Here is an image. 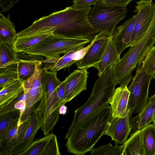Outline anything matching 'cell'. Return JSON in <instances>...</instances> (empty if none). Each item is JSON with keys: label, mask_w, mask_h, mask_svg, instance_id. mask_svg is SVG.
I'll use <instances>...</instances> for the list:
<instances>
[{"label": "cell", "mask_w": 155, "mask_h": 155, "mask_svg": "<svg viewBox=\"0 0 155 155\" xmlns=\"http://www.w3.org/2000/svg\"><path fill=\"white\" fill-rule=\"evenodd\" d=\"M56 135L53 134L41 155H60Z\"/></svg>", "instance_id": "obj_35"}, {"label": "cell", "mask_w": 155, "mask_h": 155, "mask_svg": "<svg viewBox=\"0 0 155 155\" xmlns=\"http://www.w3.org/2000/svg\"><path fill=\"white\" fill-rule=\"evenodd\" d=\"M123 144L124 149L122 155H145L141 130H138L131 133Z\"/></svg>", "instance_id": "obj_20"}, {"label": "cell", "mask_w": 155, "mask_h": 155, "mask_svg": "<svg viewBox=\"0 0 155 155\" xmlns=\"http://www.w3.org/2000/svg\"><path fill=\"white\" fill-rule=\"evenodd\" d=\"M23 82L20 80L5 85L0 91V106L16 98L24 91Z\"/></svg>", "instance_id": "obj_21"}, {"label": "cell", "mask_w": 155, "mask_h": 155, "mask_svg": "<svg viewBox=\"0 0 155 155\" xmlns=\"http://www.w3.org/2000/svg\"><path fill=\"white\" fill-rule=\"evenodd\" d=\"M42 61L35 59H20L16 64L19 79L22 82L29 78L35 73L37 68L42 65Z\"/></svg>", "instance_id": "obj_22"}, {"label": "cell", "mask_w": 155, "mask_h": 155, "mask_svg": "<svg viewBox=\"0 0 155 155\" xmlns=\"http://www.w3.org/2000/svg\"><path fill=\"white\" fill-rule=\"evenodd\" d=\"M20 111L19 110L0 115V139L2 138L14 122L18 121Z\"/></svg>", "instance_id": "obj_30"}, {"label": "cell", "mask_w": 155, "mask_h": 155, "mask_svg": "<svg viewBox=\"0 0 155 155\" xmlns=\"http://www.w3.org/2000/svg\"><path fill=\"white\" fill-rule=\"evenodd\" d=\"M55 30L54 28H52L17 36L12 44V47L17 53L22 52L47 37L54 35Z\"/></svg>", "instance_id": "obj_16"}, {"label": "cell", "mask_w": 155, "mask_h": 155, "mask_svg": "<svg viewBox=\"0 0 155 155\" xmlns=\"http://www.w3.org/2000/svg\"><path fill=\"white\" fill-rule=\"evenodd\" d=\"M112 116L109 104L93 117L74 130L68 137L64 145L68 152L84 155L91 151L104 132Z\"/></svg>", "instance_id": "obj_3"}, {"label": "cell", "mask_w": 155, "mask_h": 155, "mask_svg": "<svg viewBox=\"0 0 155 155\" xmlns=\"http://www.w3.org/2000/svg\"><path fill=\"white\" fill-rule=\"evenodd\" d=\"M91 7L74 8L72 5L35 20L29 27L17 33L18 36L54 28V35L62 37L85 39L90 42L98 33L88 19Z\"/></svg>", "instance_id": "obj_1"}, {"label": "cell", "mask_w": 155, "mask_h": 155, "mask_svg": "<svg viewBox=\"0 0 155 155\" xmlns=\"http://www.w3.org/2000/svg\"><path fill=\"white\" fill-rule=\"evenodd\" d=\"M101 0H73V7L75 8L80 9L88 8Z\"/></svg>", "instance_id": "obj_38"}, {"label": "cell", "mask_w": 155, "mask_h": 155, "mask_svg": "<svg viewBox=\"0 0 155 155\" xmlns=\"http://www.w3.org/2000/svg\"><path fill=\"white\" fill-rule=\"evenodd\" d=\"M114 65L109 67L94 84L88 100L74 112L71 125L64 136L67 139L72 132L93 117L108 104L117 84L113 75Z\"/></svg>", "instance_id": "obj_2"}, {"label": "cell", "mask_w": 155, "mask_h": 155, "mask_svg": "<svg viewBox=\"0 0 155 155\" xmlns=\"http://www.w3.org/2000/svg\"><path fill=\"white\" fill-rule=\"evenodd\" d=\"M155 111V93L149 98L148 101L142 110L137 115L130 119L132 133L138 130H141L152 122Z\"/></svg>", "instance_id": "obj_17"}, {"label": "cell", "mask_w": 155, "mask_h": 155, "mask_svg": "<svg viewBox=\"0 0 155 155\" xmlns=\"http://www.w3.org/2000/svg\"><path fill=\"white\" fill-rule=\"evenodd\" d=\"M130 92L127 86H120L115 89L109 102L112 116L123 117L128 113L127 105Z\"/></svg>", "instance_id": "obj_15"}, {"label": "cell", "mask_w": 155, "mask_h": 155, "mask_svg": "<svg viewBox=\"0 0 155 155\" xmlns=\"http://www.w3.org/2000/svg\"><path fill=\"white\" fill-rule=\"evenodd\" d=\"M152 122L155 125V111L153 114V119H152Z\"/></svg>", "instance_id": "obj_44"}, {"label": "cell", "mask_w": 155, "mask_h": 155, "mask_svg": "<svg viewBox=\"0 0 155 155\" xmlns=\"http://www.w3.org/2000/svg\"><path fill=\"white\" fill-rule=\"evenodd\" d=\"M153 76L147 73L140 66L137 68L128 87L130 94L127 109L132 114L139 113L147 102L149 86Z\"/></svg>", "instance_id": "obj_8"}, {"label": "cell", "mask_w": 155, "mask_h": 155, "mask_svg": "<svg viewBox=\"0 0 155 155\" xmlns=\"http://www.w3.org/2000/svg\"><path fill=\"white\" fill-rule=\"evenodd\" d=\"M140 66L148 74H155V46L149 51Z\"/></svg>", "instance_id": "obj_32"}, {"label": "cell", "mask_w": 155, "mask_h": 155, "mask_svg": "<svg viewBox=\"0 0 155 155\" xmlns=\"http://www.w3.org/2000/svg\"><path fill=\"white\" fill-rule=\"evenodd\" d=\"M112 36L109 38L107 45L100 61L94 66L98 71L100 77L110 66L114 65L120 59Z\"/></svg>", "instance_id": "obj_18"}, {"label": "cell", "mask_w": 155, "mask_h": 155, "mask_svg": "<svg viewBox=\"0 0 155 155\" xmlns=\"http://www.w3.org/2000/svg\"><path fill=\"white\" fill-rule=\"evenodd\" d=\"M112 35L104 31L96 35L92 43L83 58L75 63L78 68L87 69L94 67L99 62Z\"/></svg>", "instance_id": "obj_10"}, {"label": "cell", "mask_w": 155, "mask_h": 155, "mask_svg": "<svg viewBox=\"0 0 155 155\" xmlns=\"http://www.w3.org/2000/svg\"><path fill=\"white\" fill-rule=\"evenodd\" d=\"M25 93L28 96V98L26 100V109H28L41 100L44 94L43 87L30 89Z\"/></svg>", "instance_id": "obj_34"}, {"label": "cell", "mask_w": 155, "mask_h": 155, "mask_svg": "<svg viewBox=\"0 0 155 155\" xmlns=\"http://www.w3.org/2000/svg\"><path fill=\"white\" fill-rule=\"evenodd\" d=\"M67 107L64 105L61 106L59 107V112L60 114L64 115L67 112Z\"/></svg>", "instance_id": "obj_43"}, {"label": "cell", "mask_w": 155, "mask_h": 155, "mask_svg": "<svg viewBox=\"0 0 155 155\" xmlns=\"http://www.w3.org/2000/svg\"><path fill=\"white\" fill-rule=\"evenodd\" d=\"M85 45L78 46L60 58L56 59L49 69L50 71L57 72L63 69L66 68L71 66L76 62L74 60V53L84 47Z\"/></svg>", "instance_id": "obj_25"}, {"label": "cell", "mask_w": 155, "mask_h": 155, "mask_svg": "<svg viewBox=\"0 0 155 155\" xmlns=\"http://www.w3.org/2000/svg\"><path fill=\"white\" fill-rule=\"evenodd\" d=\"M127 8L100 2L93 5L88 14V19L93 28L98 33L104 31L111 35L117 24L125 18Z\"/></svg>", "instance_id": "obj_6"}, {"label": "cell", "mask_w": 155, "mask_h": 155, "mask_svg": "<svg viewBox=\"0 0 155 155\" xmlns=\"http://www.w3.org/2000/svg\"><path fill=\"white\" fill-rule=\"evenodd\" d=\"M43 122L42 113L36 110L31 115L29 125L23 137L11 148L5 155H18L26 149L34 141L35 135L42 127Z\"/></svg>", "instance_id": "obj_13"}, {"label": "cell", "mask_w": 155, "mask_h": 155, "mask_svg": "<svg viewBox=\"0 0 155 155\" xmlns=\"http://www.w3.org/2000/svg\"><path fill=\"white\" fill-rule=\"evenodd\" d=\"M31 115L21 124L16 135L3 147L0 148V155H5L11 148L23 137L29 125Z\"/></svg>", "instance_id": "obj_29"}, {"label": "cell", "mask_w": 155, "mask_h": 155, "mask_svg": "<svg viewBox=\"0 0 155 155\" xmlns=\"http://www.w3.org/2000/svg\"><path fill=\"white\" fill-rule=\"evenodd\" d=\"M46 69L43 75L42 85L44 94L36 110L41 112L46 118L64 105L63 97L64 87L59 85L61 81L57 77V72Z\"/></svg>", "instance_id": "obj_7"}, {"label": "cell", "mask_w": 155, "mask_h": 155, "mask_svg": "<svg viewBox=\"0 0 155 155\" xmlns=\"http://www.w3.org/2000/svg\"><path fill=\"white\" fill-rule=\"evenodd\" d=\"M53 134L51 133L34 141L26 149L18 155H41Z\"/></svg>", "instance_id": "obj_27"}, {"label": "cell", "mask_w": 155, "mask_h": 155, "mask_svg": "<svg viewBox=\"0 0 155 155\" xmlns=\"http://www.w3.org/2000/svg\"><path fill=\"white\" fill-rule=\"evenodd\" d=\"M155 43V5L152 21L147 31L114 65L113 75L115 82L121 87L128 86L133 77L132 73L140 66Z\"/></svg>", "instance_id": "obj_4"}, {"label": "cell", "mask_w": 155, "mask_h": 155, "mask_svg": "<svg viewBox=\"0 0 155 155\" xmlns=\"http://www.w3.org/2000/svg\"><path fill=\"white\" fill-rule=\"evenodd\" d=\"M153 78L155 80V74L153 76Z\"/></svg>", "instance_id": "obj_45"}, {"label": "cell", "mask_w": 155, "mask_h": 155, "mask_svg": "<svg viewBox=\"0 0 155 155\" xmlns=\"http://www.w3.org/2000/svg\"><path fill=\"white\" fill-rule=\"evenodd\" d=\"M19 0H0L1 12H6L10 9Z\"/></svg>", "instance_id": "obj_40"}, {"label": "cell", "mask_w": 155, "mask_h": 155, "mask_svg": "<svg viewBox=\"0 0 155 155\" xmlns=\"http://www.w3.org/2000/svg\"><path fill=\"white\" fill-rule=\"evenodd\" d=\"M26 107V100H20L17 102L15 105V108L20 111V116L18 121V125H21L20 122L22 115Z\"/></svg>", "instance_id": "obj_41"}, {"label": "cell", "mask_w": 155, "mask_h": 155, "mask_svg": "<svg viewBox=\"0 0 155 155\" xmlns=\"http://www.w3.org/2000/svg\"><path fill=\"white\" fill-rule=\"evenodd\" d=\"M12 47L5 43H0V68L16 64L20 59Z\"/></svg>", "instance_id": "obj_24"}, {"label": "cell", "mask_w": 155, "mask_h": 155, "mask_svg": "<svg viewBox=\"0 0 155 155\" xmlns=\"http://www.w3.org/2000/svg\"><path fill=\"white\" fill-rule=\"evenodd\" d=\"M20 126L18 125V121L14 122L11 125L3 137L0 139V148L3 147L16 135Z\"/></svg>", "instance_id": "obj_37"}, {"label": "cell", "mask_w": 155, "mask_h": 155, "mask_svg": "<svg viewBox=\"0 0 155 155\" xmlns=\"http://www.w3.org/2000/svg\"><path fill=\"white\" fill-rule=\"evenodd\" d=\"M141 130L145 155H155V125L150 124Z\"/></svg>", "instance_id": "obj_23"}, {"label": "cell", "mask_w": 155, "mask_h": 155, "mask_svg": "<svg viewBox=\"0 0 155 155\" xmlns=\"http://www.w3.org/2000/svg\"><path fill=\"white\" fill-rule=\"evenodd\" d=\"M52 64H47L41 68L42 65L39 66L34 74L28 80L23 82L24 93L32 88L42 87L43 75L46 69L50 68Z\"/></svg>", "instance_id": "obj_26"}, {"label": "cell", "mask_w": 155, "mask_h": 155, "mask_svg": "<svg viewBox=\"0 0 155 155\" xmlns=\"http://www.w3.org/2000/svg\"><path fill=\"white\" fill-rule=\"evenodd\" d=\"M133 0H101L99 2L106 5H115L127 8V5Z\"/></svg>", "instance_id": "obj_39"}, {"label": "cell", "mask_w": 155, "mask_h": 155, "mask_svg": "<svg viewBox=\"0 0 155 155\" xmlns=\"http://www.w3.org/2000/svg\"><path fill=\"white\" fill-rule=\"evenodd\" d=\"M59 114V108L44 120L43 124L41 128L45 135L49 134L53 130L58 120Z\"/></svg>", "instance_id": "obj_33"}, {"label": "cell", "mask_w": 155, "mask_h": 155, "mask_svg": "<svg viewBox=\"0 0 155 155\" xmlns=\"http://www.w3.org/2000/svg\"><path fill=\"white\" fill-rule=\"evenodd\" d=\"M88 74L87 69H78L65 78L66 86L62 100L64 105L87 90Z\"/></svg>", "instance_id": "obj_12"}, {"label": "cell", "mask_w": 155, "mask_h": 155, "mask_svg": "<svg viewBox=\"0 0 155 155\" xmlns=\"http://www.w3.org/2000/svg\"><path fill=\"white\" fill-rule=\"evenodd\" d=\"M137 18L131 36L130 47L134 45L143 35L152 21L154 9L152 0H140L136 2Z\"/></svg>", "instance_id": "obj_9"}, {"label": "cell", "mask_w": 155, "mask_h": 155, "mask_svg": "<svg viewBox=\"0 0 155 155\" xmlns=\"http://www.w3.org/2000/svg\"><path fill=\"white\" fill-rule=\"evenodd\" d=\"M137 18L136 14L118 26L112 35L118 54L129 47Z\"/></svg>", "instance_id": "obj_14"}, {"label": "cell", "mask_w": 155, "mask_h": 155, "mask_svg": "<svg viewBox=\"0 0 155 155\" xmlns=\"http://www.w3.org/2000/svg\"><path fill=\"white\" fill-rule=\"evenodd\" d=\"M124 145H112L110 143L100 146L97 148H93L90 155H122Z\"/></svg>", "instance_id": "obj_31"}, {"label": "cell", "mask_w": 155, "mask_h": 155, "mask_svg": "<svg viewBox=\"0 0 155 155\" xmlns=\"http://www.w3.org/2000/svg\"><path fill=\"white\" fill-rule=\"evenodd\" d=\"M15 26L10 20V14L6 17L0 13V43H5L12 47L17 38Z\"/></svg>", "instance_id": "obj_19"}, {"label": "cell", "mask_w": 155, "mask_h": 155, "mask_svg": "<svg viewBox=\"0 0 155 155\" xmlns=\"http://www.w3.org/2000/svg\"><path fill=\"white\" fill-rule=\"evenodd\" d=\"M132 113L129 110L128 114L123 117L111 116L104 133L110 136L116 145L123 144L128 139L132 131L130 120Z\"/></svg>", "instance_id": "obj_11"}, {"label": "cell", "mask_w": 155, "mask_h": 155, "mask_svg": "<svg viewBox=\"0 0 155 155\" xmlns=\"http://www.w3.org/2000/svg\"><path fill=\"white\" fill-rule=\"evenodd\" d=\"M90 41L88 40L69 38L54 35L49 36L37 44L24 50L22 53L31 56H41L48 61L60 58L75 48L86 45Z\"/></svg>", "instance_id": "obj_5"}, {"label": "cell", "mask_w": 155, "mask_h": 155, "mask_svg": "<svg viewBox=\"0 0 155 155\" xmlns=\"http://www.w3.org/2000/svg\"><path fill=\"white\" fill-rule=\"evenodd\" d=\"M16 64L0 68V89L5 85L18 80Z\"/></svg>", "instance_id": "obj_28"}, {"label": "cell", "mask_w": 155, "mask_h": 155, "mask_svg": "<svg viewBox=\"0 0 155 155\" xmlns=\"http://www.w3.org/2000/svg\"><path fill=\"white\" fill-rule=\"evenodd\" d=\"M93 42V40L87 46L85 47H84L81 49L76 51L74 54V60L76 62L82 59L91 46Z\"/></svg>", "instance_id": "obj_42"}, {"label": "cell", "mask_w": 155, "mask_h": 155, "mask_svg": "<svg viewBox=\"0 0 155 155\" xmlns=\"http://www.w3.org/2000/svg\"><path fill=\"white\" fill-rule=\"evenodd\" d=\"M28 98L27 94L23 92L16 98L0 106V115L9 112L17 110L15 108V103L20 100H26Z\"/></svg>", "instance_id": "obj_36"}]
</instances>
